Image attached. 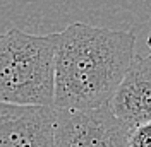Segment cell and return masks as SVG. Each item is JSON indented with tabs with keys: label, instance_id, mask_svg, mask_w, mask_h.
I'll list each match as a JSON object with an SVG mask.
<instances>
[{
	"label": "cell",
	"instance_id": "3",
	"mask_svg": "<svg viewBox=\"0 0 151 147\" xmlns=\"http://www.w3.org/2000/svg\"><path fill=\"white\" fill-rule=\"evenodd\" d=\"M131 128L108 110H57L53 147H129Z\"/></svg>",
	"mask_w": 151,
	"mask_h": 147
},
{
	"label": "cell",
	"instance_id": "7",
	"mask_svg": "<svg viewBox=\"0 0 151 147\" xmlns=\"http://www.w3.org/2000/svg\"><path fill=\"white\" fill-rule=\"evenodd\" d=\"M148 46L151 48V29H150V36H148Z\"/></svg>",
	"mask_w": 151,
	"mask_h": 147
},
{
	"label": "cell",
	"instance_id": "5",
	"mask_svg": "<svg viewBox=\"0 0 151 147\" xmlns=\"http://www.w3.org/2000/svg\"><path fill=\"white\" fill-rule=\"evenodd\" d=\"M129 128L151 120V53L134 55L122 82L106 104Z\"/></svg>",
	"mask_w": 151,
	"mask_h": 147
},
{
	"label": "cell",
	"instance_id": "2",
	"mask_svg": "<svg viewBox=\"0 0 151 147\" xmlns=\"http://www.w3.org/2000/svg\"><path fill=\"white\" fill-rule=\"evenodd\" d=\"M57 41L58 33H0V103L53 106Z\"/></svg>",
	"mask_w": 151,
	"mask_h": 147
},
{
	"label": "cell",
	"instance_id": "4",
	"mask_svg": "<svg viewBox=\"0 0 151 147\" xmlns=\"http://www.w3.org/2000/svg\"><path fill=\"white\" fill-rule=\"evenodd\" d=\"M53 106L0 103V147H53Z\"/></svg>",
	"mask_w": 151,
	"mask_h": 147
},
{
	"label": "cell",
	"instance_id": "1",
	"mask_svg": "<svg viewBox=\"0 0 151 147\" xmlns=\"http://www.w3.org/2000/svg\"><path fill=\"white\" fill-rule=\"evenodd\" d=\"M136 46L134 31L72 22L58 33L55 48L53 108L106 106L122 82Z\"/></svg>",
	"mask_w": 151,
	"mask_h": 147
},
{
	"label": "cell",
	"instance_id": "6",
	"mask_svg": "<svg viewBox=\"0 0 151 147\" xmlns=\"http://www.w3.org/2000/svg\"><path fill=\"white\" fill-rule=\"evenodd\" d=\"M127 146L129 147H151V120L131 128L129 138H127Z\"/></svg>",
	"mask_w": 151,
	"mask_h": 147
}]
</instances>
